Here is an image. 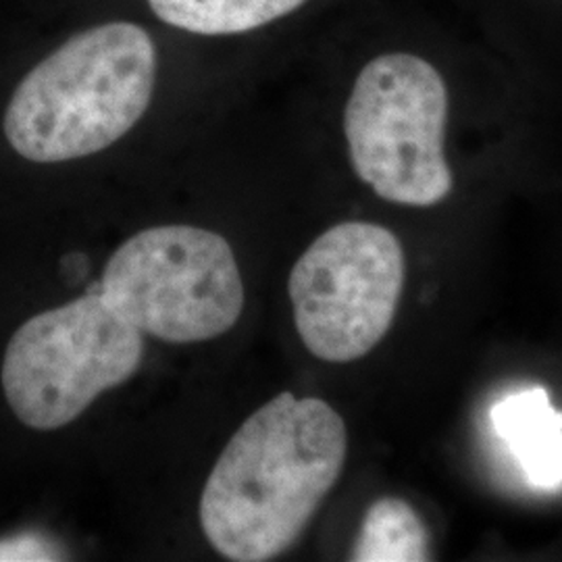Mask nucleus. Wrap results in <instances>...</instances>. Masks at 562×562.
I'll list each match as a JSON object with an SVG mask.
<instances>
[{
	"instance_id": "f257e3e1",
	"label": "nucleus",
	"mask_w": 562,
	"mask_h": 562,
	"mask_svg": "<svg viewBox=\"0 0 562 562\" xmlns=\"http://www.w3.org/2000/svg\"><path fill=\"white\" fill-rule=\"evenodd\" d=\"M346 452V423L331 404L281 392L241 423L204 483L206 540L227 561L280 557L340 480Z\"/></svg>"
},
{
	"instance_id": "f03ea898",
	"label": "nucleus",
	"mask_w": 562,
	"mask_h": 562,
	"mask_svg": "<svg viewBox=\"0 0 562 562\" xmlns=\"http://www.w3.org/2000/svg\"><path fill=\"white\" fill-rule=\"evenodd\" d=\"M157 81V48L130 21H111L63 42L15 88L2 130L27 161L97 155L144 117Z\"/></svg>"
},
{
	"instance_id": "7ed1b4c3",
	"label": "nucleus",
	"mask_w": 562,
	"mask_h": 562,
	"mask_svg": "<svg viewBox=\"0 0 562 562\" xmlns=\"http://www.w3.org/2000/svg\"><path fill=\"white\" fill-rule=\"evenodd\" d=\"M99 292L142 336L171 344L220 338L244 311L229 241L192 225H159L123 241L104 267Z\"/></svg>"
},
{
	"instance_id": "20e7f679",
	"label": "nucleus",
	"mask_w": 562,
	"mask_h": 562,
	"mask_svg": "<svg viewBox=\"0 0 562 562\" xmlns=\"http://www.w3.org/2000/svg\"><path fill=\"white\" fill-rule=\"evenodd\" d=\"M448 90L438 69L408 53L362 67L344 111V134L359 180L383 201L434 206L452 192L443 153Z\"/></svg>"
},
{
	"instance_id": "39448f33",
	"label": "nucleus",
	"mask_w": 562,
	"mask_h": 562,
	"mask_svg": "<svg viewBox=\"0 0 562 562\" xmlns=\"http://www.w3.org/2000/svg\"><path fill=\"white\" fill-rule=\"evenodd\" d=\"M144 340L101 292L27 319L7 344L2 392L23 425L53 431L140 367Z\"/></svg>"
},
{
	"instance_id": "423d86ee",
	"label": "nucleus",
	"mask_w": 562,
	"mask_h": 562,
	"mask_svg": "<svg viewBox=\"0 0 562 562\" xmlns=\"http://www.w3.org/2000/svg\"><path fill=\"white\" fill-rule=\"evenodd\" d=\"M406 278L402 244L383 225H334L294 265L288 294L306 350L327 362L369 355L390 331Z\"/></svg>"
},
{
	"instance_id": "0eeeda50",
	"label": "nucleus",
	"mask_w": 562,
	"mask_h": 562,
	"mask_svg": "<svg viewBox=\"0 0 562 562\" xmlns=\"http://www.w3.org/2000/svg\"><path fill=\"white\" fill-rule=\"evenodd\" d=\"M492 425L536 487L562 485V413L543 387L515 392L492 408Z\"/></svg>"
},
{
	"instance_id": "6e6552de",
	"label": "nucleus",
	"mask_w": 562,
	"mask_h": 562,
	"mask_svg": "<svg viewBox=\"0 0 562 562\" xmlns=\"http://www.w3.org/2000/svg\"><path fill=\"white\" fill-rule=\"evenodd\" d=\"M306 0H148L167 25L201 36H234L281 20Z\"/></svg>"
},
{
	"instance_id": "1a4fd4ad",
	"label": "nucleus",
	"mask_w": 562,
	"mask_h": 562,
	"mask_svg": "<svg viewBox=\"0 0 562 562\" xmlns=\"http://www.w3.org/2000/svg\"><path fill=\"white\" fill-rule=\"evenodd\" d=\"M357 562L429 561V531L415 508L398 498L371 504L352 550Z\"/></svg>"
},
{
	"instance_id": "9d476101",
	"label": "nucleus",
	"mask_w": 562,
	"mask_h": 562,
	"mask_svg": "<svg viewBox=\"0 0 562 562\" xmlns=\"http://www.w3.org/2000/svg\"><path fill=\"white\" fill-rule=\"evenodd\" d=\"M57 548L38 536H20L0 542V561H57Z\"/></svg>"
}]
</instances>
